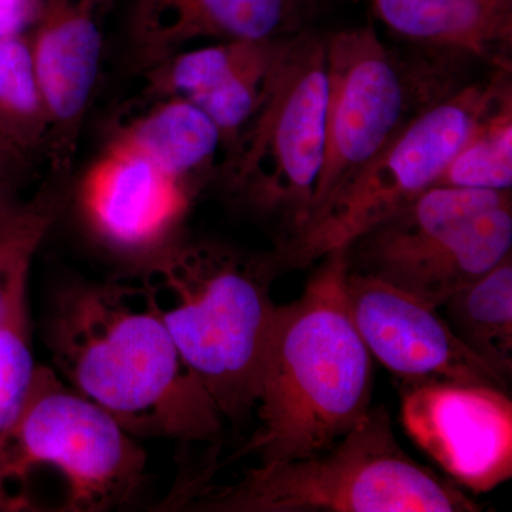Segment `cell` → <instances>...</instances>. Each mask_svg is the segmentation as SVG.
I'll return each instance as SVG.
<instances>
[{"label": "cell", "mask_w": 512, "mask_h": 512, "mask_svg": "<svg viewBox=\"0 0 512 512\" xmlns=\"http://www.w3.org/2000/svg\"><path fill=\"white\" fill-rule=\"evenodd\" d=\"M42 8L43 0H0V39L30 35Z\"/></svg>", "instance_id": "obj_23"}, {"label": "cell", "mask_w": 512, "mask_h": 512, "mask_svg": "<svg viewBox=\"0 0 512 512\" xmlns=\"http://www.w3.org/2000/svg\"><path fill=\"white\" fill-rule=\"evenodd\" d=\"M111 140L134 148L195 195L217 178L222 137L210 117L181 97H148L121 109Z\"/></svg>", "instance_id": "obj_16"}, {"label": "cell", "mask_w": 512, "mask_h": 512, "mask_svg": "<svg viewBox=\"0 0 512 512\" xmlns=\"http://www.w3.org/2000/svg\"><path fill=\"white\" fill-rule=\"evenodd\" d=\"M18 178L0 171V231L8 227L25 207L26 201L19 197Z\"/></svg>", "instance_id": "obj_24"}, {"label": "cell", "mask_w": 512, "mask_h": 512, "mask_svg": "<svg viewBox=\"0 0 512 512\" xmlns=\"http://www.w3.org/2000/svg\"><path fill=\"white\" fill-rule=\"evenodd\" d=\"M289 39L225 40L181 50L144 70L141 94L191 101L220 130L222 158L227 157L262 106Z\"/></svg>", "instance_id": "obj_14"}, {"label": "cell", "mask_w": 512, "mask_h": 512, "mask_svg": "<svg viewBox=\"0 0 512 512\" xmlns=\"http://www.w3.org/2000/svg\"><path fill=\"white\" fill-rule=\"evenodd\" d=\"M436 185L512 191V82L501 87Z\"/></svg>", "instance_id": "obj_20"}, {"label": "cell", "mask_w": 512, "mask_h": 512, "mask_svg": "<svg viewBox=\"0 0 512 512\" xmlns=\"http://www.w3.org/2000/svg\"><path fill=\"white\" fill-rule=\"evenodd\" d=\"M53 369L136 439L214 446L224 417L133 275L72 279L50 296Z\"/></svg>", "instance_id": "obj_1"}, {"label": "cell", "mask_w": 512, "mask_h": 512, "mask_svg": "<svg viewBox=\"0 0 512 512\" xmlns=\"http://www.w3.org/2000/svg\"><path fill=\"white\" fill-rule=\"evenodd\" d=\"M345 249L319 261L302 295L276 305L254 412L234 460L285 463L328 450L372 407L373 357L346 302Z\"/></svg>", "instance_id": "obj_2"}, {"label": "cell", "mask_w": 512, "mask_h": 512, "mask_svg": "<svg viewBox=\"0 0 512 512\" xmlns=\"http://www.w3.org/2000/svg\"><path fill=\"white\" fill-rule=\"evenodd\" d=\"M376 15L412 45L461 50L512 70V0H372Z\"/></svg>", "instance_id": "obj_17"}, {"label": "cell", "mask_w": 512, "mask_h": 512, "mask_svg": "<svg viewBox=\"0 0 512 512\" xmlns=\"http://www.w3.org/2000/svg\"><path fill=\"white\" fill-rule=\"evenodd\" d=\"M508 80L511 70L493 69L419 114L318 212L276 242L282 271L318 264L434 187Z\"/></svg>", "instance_id": "obj_9"}, {"label": "cell", "mask_w": 512, "mask_h": 512, "mask_svg": "<svg viewBox=\"0 0 512 512\" xmlns=\"http://www.w3.org/2000/svg\"><path fill=\"white\" fill-rule=\"evenodd\" d=\"M458 339L505 383L512 376V255L440 306Z\"/></svg>", "instance_id": "obj_18"}, {"label": "cell", "mask_w": 512, "mask_h": 512, "mask_svg": "<svg viewBox=\"0 0 512 512\" xmlns=\"http://www.w3.org/2000/svg\"><path fill=\"white\" fill-rule=\"evenodd\" d=\"M326 0H136L130 45L141 72L200 39H289L312 29Z\"/></svg>", "instance_id": "obj_15"}, {"label": "cell", "mask_w": 512, "mask_h": 512, "mask_svg": "<svg viewBox=\"0 0 512 512\" xmlns=\"http://www.w3.org/2000/svg\"><path fill=\"white\" fill-rule=\"evenodd\" d=\"M345 292L350 318L370 355L400 383L487 384L508 392V383L457 338L436 306L349 269Z\"/></svg>", "instance_id": "obj_12"}, {"label": "cell", "mask_w": 512, "mask_h": 512, "mask_svg": "<svg viewBox=\"0 0 512 512\" xmlns=\"http://www.w3.org/2000/svg\"><path fill=\"white\" fill-rule=\"evenodd\" d=\"M474 62L446 47L389 46L372 23L326 33L325 161L306 220L419 114L474 80Z\"/></svg>", "instance_id": "obj_6"}, {"label": "cell", "mask_w": 512, "mask_h": 512, "mask_svg": "<svg viewBox=\"0 0 512 512\" xmlns=\"http://www.w3.org/2000/svg\"><path fill=\"white\" fill-rule=\"evenodd\" d=\"M147 454L109 413L37 365L22 409L0 437V511L106 512L130 504Z\"/></svg>", "instance_id": "obj_4"}, {"label": "cell", "mask_w": 512, "mask_h": 512, "mask_svg": "<svg viewBox=\"0 0 512 512\" xmlns=\"http://www.w3.org/2000/svg\"><path fill=\"white\" fill-rule=\"evenodd\" d=\"M343 249L350 272L440 308L512 255V191L434 185Z\"/></svg>", "instance_id": "obj_8"}, {"label": "cell", "mask_w": 512, "mask_h": 512, "mask_svg": "<svg viewBox=\"0 0 512 512\" xmlns=\"http://www.w3.org/2000/svg\"><path fill=\"white\" fill-rule=\"evenodd\" d=\"M25 163L26 160H23L12 148H9L0 140V171H5V173L19 177L22 174Z\"/></svg>", "instance_id": "obj_25"}, {"label": "cell", "mask_w": 512, "mask_h": 512, "mask_svg": "<svg viewBox=\"0 0 512 512\" xmlns=\"http://www.w3.org/2000/svg\"><path fill=\"white\" fill-rule=\"evenodd\" d=\"M70 197L69 178H53L26 201L8 227L0 231V315L16 284L28 276L33 258Z\"/></svg>", "instance_id": "obj_21"}, {"label": "cell", "mask_w": 512, "mask_h": 512, "mask_svg": "<svg viewBox=\"0 0 512 512\" xmlns=\"http://www.w3.org/2000/svg\"><path fill=\"white\" fill-rule=\"evenodd\" d=\"M197 195L134 148L109 140L76 191L83 227L134 269L183 237Z\"/></svg>", "instance_id": "obj_11"}, {"label": "cell", "mask_w": 512, "mask_h": 512, "mask_svg": "<svg viewBox=\"0 0 512 512\" xmlns=\"http://www.w3.org/2000/svg\"><path fill=\"white\" fill-rule=\"evenodd\" d=\"M326 33L291 37L258 113L222 158L217 178L229 200L275 228L276 242L301 227L325 161Z\"/></svg>", "instance_id": "obj_7"}, {"label": "cell", "mask_w": 512, "mask_h": 512, "mask_svg": "<svg viewBox=\"0 0 512 512\" xmlns=\"http://www.w3.org/2000/svg\"><path fill=\"white\" fill-rule=\"evenodd\" d=\"M211 512H477L484 505L400 446L386 407H370L328 450L256 464L237 483L178 495Z\"/></svg>", "instance_id": "obj_5"}, {"label": "cell", "mask_w": 512, "mask_h": 512, "mask_svg": "<svg viewBox=\"0 0 512 512\" xmlns=\"http://www.w3.org/2000/svg\"><path fill=\"white\" fill-rule=\"evenodd\" d=\"M127 272L147 292L222 417L235 424L248 420L275 315L272 285L284 272L275 252L181 237Z\"/></svg>", "instance_id": "obj_3"}, {"label": "cell", "mask_w": 512, "mask_h": 512, "mask_svg": "<svg viewBox=\"0 0 512 512\" xmlns=\"http://www.w3.org/2000/svg\"><path fill=\"white\" fill-rule=\"evenodd\" d=\"M114 0H43L30 33L47 114L46 156L55 177L69 178L103 56Z\"/></svg>", "instance_id": "obj_13"}, {"label": "cell", "mask_w": 512, "mask_h": 512, "mask_svg": "<svg viewBox=\"0 0 512 512\" xmlns=\"http://www.w3.org/2000/svg\"><path fill=\"white\" fill-rule=\"evenodd\" d=\"M400 421L448 480L485 494L512 477V400L487 384L400 383Z\"/></svg>", "instance_id": "obj_10"}, {"label": "cell", "mask_w": 512, "mask_h": 512, "mask_svg": "<svg viewBox=\"0 0 512 512\" xmlns=\"http://www.w3.org/2000/svg\"><path fill=\"white\" fill-rule=\"evenodd\" d=\"M29 275L16 284L0 315V437L16 419L35 376Z\"/></svg>", "instance_id": "obj_22"}, {"label": "cell", "mask_w": 512, "mask_h": 512, "mask_svg": "<svg viewBox=\"0 0 512 512\" xmlns=\"http://www.w3.org/2000/svg\"><path fill=\"white\" fill-rule=\"evenodd\" d=\"M49 114L30 35L0 39V140L23 160L45 151Z\"/></svg>", "instance_id": "obj_19"}]
</instances>
